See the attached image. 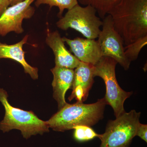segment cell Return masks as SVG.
I'll list each match as a JSON object with an SVG mask.
<instances>
[{
    "instance_id": "cell-1",
    "label": "cell",
    "mask_w": 147,
    "mask_h": 147,
    "mask_svg": "<svg viewBox=\"0 0 147 147\" xmlns=\"http://www.w3.org/2000/svg\"><path fill=\"white\" fill-rule=\"evenodd\" d=\"M108 14L124 45L147 36V0H119Z\"/></svg>"
},
{
    "instance_id": "cell-2",
    "label": "cell",
    "mask_w": 147,
    "mask_h": 147,
    "mask_svg": "<svg viewBox=\"0 0 147 147\" xmlns=\"http://www.w3.org/2000/svg\"><path fill=\"white\" fill-rule=\"evenodd\" d=\"M106 105L104 97L92 104L67 103L46 122L49 128L58 131L73 129L77 125L92 126L103 118Z\"/></svg>"
},
{
    "instance_id": "cell-3",
    "label": "cell",
    "mask_w": 147,
    "mask_h": 147,
    "mask_svg": "<svg viewBox=\"0 0 147 147\" xmlns=\"http://www.w3.org/2000/svg\"><path fill=\"white\" fill-rule=\"evenodd\" d=\"M7 98V92L0 88V102L5 109V115L0 123V129L3 132L18 129L21 131L23 137L28 139L32 135L42 134L49 131V127L46 121L40 120L31 111H25L11 106Z\"/></svg>"
},
{
    "instance_id": "cell-4",
    "label": "cell",
    "mask_w": 147,
    "mask_h": 147,
    "mask_svg": "<svg viewBox=\"0 0 147 147\" xmlns=\"http://www.w3.org/2000/svg\"><path fill=\"white\" fill-rule=\"evenodd\" d=\"M141 114L131 110L109 121L105 132L99 134L100 147H128L136 136Z\"/></svg>"
},
{
    "instance_id": "cell-5",
    "label": "cell",
    "mask_w": 147,
    "mask_h": 147,
    "mask_svg": "<svg viewBox=\"0 0 147 147\" xmlns=\"http://www.w3.org/2000/svg\"><path fill=\"white\" fill-rule=\"evenodd\" d=\"M117 64V61L112 58L102 57L93 67L94 77L98 76L104 81L106 87L104 98L107 105H110L113 108L116 118L125 113L124 103L133 94L132 91L124 90L119 85L116 76Z\"/></svg>"
},
{
    "instance_id": "cell-6",
    "label": "cell",
    "mask_w": 147,
    "mask_h": 147,
    "mask_svg": "<svg viewBox=\"0 0 147 147\" xmlns=\"http://www.w3.org/2000/svg\"><path fill=\"white\" fill-rule=\"evenodd\" d=\"M96 13V10L92 7H83L78 4L67 11L56 24L61 30L74 29L88 39H96L102 25V21L97 16Z\"/></svg>"
},
{
    "instance_id": "cell-7",
    "label": "cell",
    "mask_w": 147,
    "mask_h": 147,
    "mask_svg": "<svg viewBox=\"0 0 147 147\" xmlns=\"http://www.w3.org/2000/svg\"><path fill=\"white\" fill-rule=\"evenodd\" d=\"M102 21L97 40L102 57L114 59L125 70H128L131 63L125 57L123 40L114 28L111 16L108 14Z\"/></svg>"
},
{
    "instance_id": "cell-8",
    "label": "cell",
    "mask_w": 147,
    "mask_h": 147,
    "mask_svg": "<svg viewBox=\"0 0 147 147\" xmlns=\"http://www.w3.org/2000/svg\"><path fill=\"white\" fill-rule=\"evenodd\" d=\"M35 1L26 0L9 7L0 16V35L5 36L12 32L22 33L24 19H29L34 14L35 9L31 4Z\"/></svg>"
},
{
    "instance_id": "cell-9",
    "label": "cell",
    "mask_w": 147,
    "mask_h": 147,
    "mask_svg": "<svg viewBox=\"0 0 147 147\" xmlns=\"http://www.w3.org/2000/svg\"><path fill=\"white\" fill-rule=\"evenodd\" d=\"M70 48V52L80 61L95 65L102 57L101 50L95 39L77 37L73 39L62 38Z\"/></svg>"
},
{
    "instance_id": "cell-10",
    "label": "cell",
    "mask_w": 147,
    "mask_h": 147,
    "mask_svg": "<svg viewBox=\"0 0 147 147\" xmlns=\"http://www.w3.org/2000/svg\"><path fill=\"white\" fill-rule=\"evenodd\" d=\"M93 67L92 65L80 61L75 69L72 92L68 98L70 101L74 98L78 102H84L87 100L94 82Z\"/></svg>"
},
{
    "instance_id": "cell-11",
    "label": "cell",
    "mask_w": 147,
    "mask_h": 147,
    "mask_svg": "<svg viewBox=\"0 0 147 147\" xmlns=\"http://www.w3.org/2000/svg\"><path fill=\"white\" fill-rule=\"evenodd\" d=\"M45 41L53 50L55 66L74 69L79 65L80 61L67 49L58 31L48 32Z\"/></svg>"
},
{
    "instance_id": "cell-12",
    "label": "cell",
    "mask_w": 147,
    "mask_h": 147,
    "mask_svg": "<svg viewBox=\"0 0 147 147\" xmlns=\"http://www.w3.org/2000/svg\"><path fill=\"white\" fill-rule=\"evenodd\" d=\"M51 71L53 75V97L57 102L60 110L67 103L65 100V93L72 87L74 70L55 66Z\"/></svg>"
},
{
    "instance_id": "cell-13",
    "label": "cell",
    "mask_w": 147,
    "mask_h": 147,
    "mask_svg": "<svg viewBox=\"0 0 147 147\" xmlns=\"http://www.w3.org/2000/svg\"><path fill=\"white\" fill-rule=\"evenodd\" d=\"M28 37L29 36L26 35L21 41L12 45L0 42V59H10L19 63L24 67L25 73L28 74L32 79H37L38 78V69L28 63L25 59V52L23 49Z\"/></svg>"
},
{
    "instance_id": "cell-14",
    "label": "cell",
    "mask_w": 147,
    "mask_h": 147,
    "mask_svg": "<svg viewBox=\"0 0 147 147\" xmlns=\"http://www.w3.org/2000/svg\"><path fill=\"white\" fill-rule=\"evenodd\" d=\"M79 3L84 6L90 5L96 11L100 18L103 19L119 0H78Z\"/></svg>"
},
{
    "instance_id": "cell-15",
    "label": "cell",
    "mask_w": 147,
    "mask_h": 147,
    "mask_svg": "<svg viewBox=\"0 0 147 147\" xmlns=\"http://www.w3.org/2000/svg\"><path fill=\"white\" fill-rule=\"evenodd\" d=\"M36 6L39 7L42 4H47L50 7H57L59 8L58 16L60 18L62 17V14L65 9H71L78 4V0H35Z\"/></svg>"
},
{
    "instance_id": "cell-16",
    "label": "cell",
    "mask_w": 147,
    "mask_h": 147,
    "mask_svg": "<svg viewBox=\"0 0 147 147\" xmlns=\"http://www.w3.org/2000/svg\"><path fill=\"white\" fill-rule=\"evenodd\" d=\"M147 44V36L142 37L125 47V55L130 63L136 60L142 48Z\"/></svg>"
},
{
    "instance_id": "cell-17",
    "label": "cell",
    "mask_w": 147,
    "mask_h": 147,
    "mask_svg": "<svg viewBox=\"0 0 147 147\" xmlns=\"http://www.w3.org/2000/svg\"><path fill=\"white\" fill-rule=\"evenodd\" d=\"M73 129H74V138L78 142H88L99 136V134L96 133L90 127L86 125H77Z\"/></svg>"
},
{
    "instance_id": "cell-18",
    "label": "cell",
    "mask_w": 147,
    "mask_h": 147,
    "mask_svg": "<svg viewBox=\"0 0 147 147\" xmlns=\"http://www.w3.org/2000/svg\"><path fill=\"white\" fill-rule=\"evenodd\" d=\"M147 125L143 124L141 123H139L138 128H137L136 136H139L144 141L147 142Z\"/></svg>"
},
{
    "instance_id": "cell-19",
    "label": "cell",
    "mask_w": 147,
    "mask_h": 147,
    "mask_svg": "<svg viewBox=\"0 0 147 147\" xmlns=\"http://www.w3.org/2000/svg\"><path fill=\"white\" fill-rule=\"evenodd\" d=\"M9 5V0H0V16Z\"/></svg>"
},
{
    "instance_id": "cell-20",
    "label": "cell",
    "mask_w": 147,
    "mask_h": 147,
    "mask_svg": "<svg viewBox=\"0 0 147 147\" xmlns=\"http://www.w3.org/2000/svg\"><path fill=\"white\" fill-rule=\"evenodd\" d=\"M25 1L26 0H9V1L10 3V5L11 6Z\"/></svg>"
}]
</instances>
